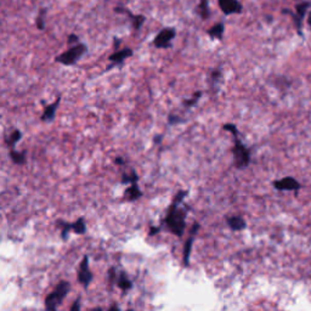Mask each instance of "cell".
<instances>
[{"label": "cell", "mask_w": 311, "mask_h": 311, "mask_svg": "<svg viewBox=\"0 0 311 311\" xmlns=\"http://www.w3.org/2000/svg\"><path fill=\"white\" fill-rule=\"evenodd\" d=\"M188 208H179L178 204H170L167 212L165 226L173 235L182 237L186 227V217H188Z\"/></svg>", "instance_id": "1"}, {"label": "cell", "mask_w": 311, "mask_h": 311, "mask_svg": "<svg viewBox=\"0 0 311 311\" xmlns=\"http://www.w3.org/2000/svg\"><path fill=\"white\" fill-rule=\"evenodd\" d=\"M71 289V284L67 281H61L60 283L55 287L50 294L45 298V309L47 310H56L64 302L65 298L67 297Z\"/></svg>", "instance_id": "2"}, {"label": "cell", "mask_w": 311, "mask_h": 311, "mask_svg": "<svg viewBox=\"0 0 311 311\" xmlns=\"http://www.w3.org/2000/svg\"><path fill=\"white\" fill-rule=\"evenodd\" d=\"M88 51V47L83 43H78L76 45H72L70 49L62 52L55 58V61L58 64L64 65V66H73L78 61L80 60L81 56Z\"/></svg>", "instance_id": "3"}, {"label": "cell", "mask_w": 311, "mask_h": 311, "mask_svg": "<svg viewBox=\"0 0 311 311\" xmlns=\"http://www.w3.org/2000/svg\"><path fill=\"white\" fill-rule=\"evenodd\" d=\"M232 153L235 156V165L237 169H244L251 163V151L243 142L235 136V146L232 149Z\"/></svg>", "instance_id": "4"}, {"label": "cell", "mask_w": 311, "mask_h": 311, "mask_svg": "<svg viewBox=\"0 0 311 311\" xmlns=\"http://www.w3.org/2000/svg\"><path fill=\"white\" fill-rule=\"evenodd\" d=\"M176 31L173 27H165L156 35L155 40H153V45L157 49H168L172 47L173 39L175 38Z\"/></svg>", "instance_id": "5"}, {"label": "cell", "mask_w": 311, "mask_h": 311, "mask_svg": "<svg viewBox=\"0 0 311 311\" xmlns=\"http://www.w3.org/2000/svg\"><path fill=\"white\" fill-rule=\"evenodd\" d=\"M91 281H93V273H91L89 266V255L85 254L83 257V260L80 261L79 269H78V282H79L85 289H88Z\"/></svg>", "instance_id": "6"}, {"label": "cell", "mask_w": 311, "mask_h": 311, "mask_svg": "<svg viewBox=\"0 0 311 311\" xmlns=\"http://www.w3.org/2000/svg\"><path fill=\"white\" fill-rule=\"evenodd\" d=\"M274 188L278 190V191H294L296 194L299 192V190L302 189V185L298 181L297 179L292 178V176H286V178L275 180L273 182Z\"/></svg>", "instance_id": "7"}, {"label": "cell", "mask_w": 311, "mask_h": 311, "mask_svg": "<svg viewBox=\"0 0 311 311\" xmlns=\"http://www.w3.org/2000/svg\"><path fill=\"white\" fill-rule=\"evenodd\" d=\"M219 8L224 15H234L241 14L243 11V6L238 0H218Z\"/></svg>", "instance_id": "8"}, {"label": "cell", "mask_w": 311, "mask_h": 311, "mask_svg": "<svg viewBox=\"0 0 311 311\" xmlns=\"http://www.w3.org/2000/svg\"><path fill=\"white\" fill-rule=\"evenodd\" d=\"M114 11H116L117 14L127 15L128 17L130 18V21H132L133 28L135 29V31H140V29H141V27L143 26V24H145V21H146V17L143 15L133 14V12L130 11L129 9L123 8V6H117V8H114Z\"/></svg>", "instance_id": "9"}, {"label": "cell", "mask_w": 311, "mask_h": 311, "mask_svg": "<svg viewBox=\"0 0 311 311\" xmlns=\"http://www.w3.org/2000/svg\"><path fill=\"white\" fill-rule=\"evenodd\" d=\"M133 54H134V52L130 48L122 49V50H116L109 57L111 65L109 67H107V70H111V68L114 67V66H119V65H122L123 62L127 60V58L132 57Z\"/></svg>", "instance_id": "10"}, {"label": "cell", "mask_w": 311, "mask_h": 311, "mask_svg": "<svg viewBox=\"0 0 311 311\" xmlns=\"http://www.w3.org/2000/svg\"><path fill=\"white\" fill-rule=\"evenodd\" d=\"M60 102H61V95H58L56 101H55L54 103L48 105V106L44 109V112H43L40 117L42 122H52V120L55 119L56 111L58 109V106H60Z\"/></svg>", "instance_id": "11"}, {"label": "cell", "mask_w": 311, "mask_h": 311, "mask_svg": "<svg viewBox=\"0 0 311 311\" xmlns=\"http://www.w3.org/2000/svg\"><path fill=\"white\" fill-rule=\"evenodd\" d=\"M227 226L231 229L232 231H242L247 226V222L240 215H231V217L226 218Z\"/></svg>", "instance_id": "12"}, {"label": "cell", "mask_w": 311, "mask_h": 311, "mask_svg": "<svg viewBox=\"0 0 311 311\" xmlns=\"http://www.w3.org/2000/svg\"><path fill=\"white\" fill-rule=\"evenodd\" d=\"M124 197L128 202L137 201V199L142 197V191L140 190L137 182H133V184H130L129 188H127L126 191H124Z\"/></svg>", "instance_id": "13"}, {"label": "cell", "mask_w": 311, "mask_h": 311, "mask_svg": "<svg viewBox=\"0 0 311 311\" xmlns=\"http://www.w3.org/2000/svg\"><path fill=\"white\" fill-rule=\"evenodd\" d=\"M116 284L118 286V288H120V289L123 291V292H128V291L133 288V282L130 281V278L128 277L126 271H119V273L117 274Z\"/></svg>", "instance_id": "14"}, {"label": "cell", "mask_w": 311, "mask_h": 311, "mask_svg": "<svg viewBox=\"0 0 311 311\" xmlns=\"http://www.w3.org/2000/svg\"><path fill=\"white\" fill-rule=\"evenodd\" d=\"M224 32H225L224 22H219V24L212 26V27L208 29L207 33L212 39H218V40H222V37H224Z\"/></svg>", "instance_id": "15"}, {"label": "cell", "mask_w": 311, "mask_h": 311, "mask_svg": "<svg viewBox=\"0 0 311 311\" xmlns=\"http://www.w3.org/2000/svg\"><path fill=\"white\" fill-rule=\"evenodd\" d=\"M195 236H196L195 234H190V237L188 238V241H186V243L184 245V258H182V264H184L185 267H188L190 265V257H191Z\"/></svg>", "instance_id": "16"}, {"label": "cell", "mask_w": 311, "mask_h": 311, "mask_svg": "<svg viewBox=\"0 0 311 311\" xmlns=\"http://www.w3.org/2000/svg\"><path fill=\"white\" fill-rule=\"evenodd\" d=\"M199 17L202 19H208L211 17V9H209V2L208 0H199V4L196 9Z\"/></svg>", "instance_id": "17"}, {"label": "cell", "mask_w": 311, "mask_h": 311, "mask_svg": "<svg viewBox=\"0 0 311 311\" xmlns=\"http://www.w3.org/2000/svg\"><path fill=\"white\" fill-rule=\"evenodd\" d=\"M282 12H283V14H288V15L291 16V17L293 18L294 25H296V28H297L298 34H299L300 37H303V19L300 18L299 16L297 15V12L291 11L289 9H283V10H282Z\"/></svg>", "instance_id": "18"}, {"label": "cell", "mask_w": 311, "mask_h": 311, "mask_svg": "<svg viewBox=\"0 0 311 311\" xmlns=\"http://www.w3.org/2000/svg\"><path fill=\"white\" fill-rule=\"evenodd\" d=\"M21 139H22V133H21V130L15 129L14 132H12L11 134H10V135L5 139L6 146H8L10 150H12V149H14V147H15L16 143H17Z\"/></svg>", "instance_id": "19"}, {"label": "cell", "mask_w": 311, "mask_h": 311, "mask_svg": "<svg viewBox=\"0 0 311 311\" xmlns=\"http://www.w3.org/2000/svg\"><path fill=\"white\" fill-rule=\"evenodd\" d=\"M26 155H27V152H26V151L19 152V151H15L14 149L10 150V152H9L10 158H11L12 162H14L15 164H17V165L25 164V163H26Z\"/></svg>", "instance_id": "20"}, {"label": "cell", "mask_w": 311, "mask_h": 311, "mask_svg": "<svg viewBox=\"0 0 311 311\" xmlns=\"http://www.w3.org/2000/svg\"><path fill=\"white\" fill-rule=\"evenodd\" d=\"M72 231L78 235H84L87 232V225H85L84 218H78L76 221L72 222Z\"/></svg>", "instance_id": "21"}, {"label": "cell", "mask_w": 311, "mask_h": 311, "mask_svg": "<svg viewBox=\"0 0 311 311\" xmlns=\"http://www.w3.org/2000/svg\"><path fill=\"white\" fill-rule=\"evenodd\" d=\"M311 8V3L309 2H300L296 4V12L300 18H304L309 12V9Z\"/></svg>", "instance_id": "22"}, {"label": "cell", "mask_w": 311, "mask_h": 311, "mask_svg": "<svg viewBox=\"0 0 311 311\" xmlns=\"http://www.w3.org/2000/svg\"><path fill=\"white\" fill-rule=\"evenodd\" d=\"M47 12H48L47 8H43L39 10L37 18H35V26H37L39 31H44L45 29V17H47Z\"/></svg>", "instance_id": "23"}, {"label": "cell", "mask_w": 311, "mask_h": 311, "mask_svg": "<svg viewBox=\"0 0 311 311\" xmlns=\"http://www.w3.org/2000/svg\"><path fill=\"white\" fill-rule=\"evenodd\" d=\"M56 224H57V226L61 227V238L64 241H66L68 238V235H70V231H72V222L57 220Z\"/></svg>", "instance_id": "24"}, {"label": "cell", "mask_w": 311, "mask_h": 311, "mask_svg": "<svg viewBox=\"0 0 311 311\" xmlns=\"http://www.w3.org/2000/svg\"><path fill=\"white\" fill-rule=\"evenodd\" d=\"M139 181V175H137V173L135 170H132V173L130 174H123L122 180H120V182H122L123 185H130L133 184V182H137Z\"/></svg>", "instance_id": "25"}, {"label": "cell", "mask_w": 311, "mask_h": 311, "mask_svg": "<svg viewBox=\"0 0 311 311\" xmlns=\"http://www.w3.org/2000/svg\"><path fill=\"white\" fill-rule=\"evenodd\" d=\"M202 91L201 90H198V91H196V93L192 95L191 96V99H188V100H185L184 102H182V105H184L185 107H188V109H190V107H194L196 103L198 102L199 101V99H201L202 97Z\"/></svg>", "instance_id": "26"}, {"label": "cell", "mask_w": 311, "mask_h": 311, "mask_svg": "<svg viewBox=\"0 0 311 311\" xmlns=\"http://www.w3.org/2000/svg\"><path fill=\"white\" fill-rule=\"evenodd\" d=\"M188 194H189L188 191H179L178 194H176V195L174 196V198H173L172 203H173V204H178V205H180V204H181V203H182V201H184V199H185L186 196H188Z\"/></svg>", "instance_id": "27"}, {"label": "cell", "mask_w": 311, "mask_h": 311, "mask_svg": "<svg viewBox=\"0 0 311 311\" xmlns=\"http://www.w3.org/2000/svg\"><path fill=\"white\" fill-rule=\"evenodd\" d=\"M222 129L226 130V132H230L232 135H234V137L238 136V129H237V127L235 126V124H231V123L224 124V126H222Z\"/></svg>", "instance_id": "28"}, {"label": "cell", "mask_w": 311, "mask_h": 311, "mask_svg": "<svg viewBox=\"0 0 311 311\" xmlns=\"http://www.w3.org/2000/svg\"><path fill=\"white\" fill-rule=\"evenodd\" d=\"M107 274H109V282L110 283H116V280H117L116 269H114V267H111Z\"/></svg>", "instance_id": "29"}, {"label": "cell", "mask_w": 311, "mask_h": 311, "mask_svg": "<svg viewBox=\"0 0 311 311\" xmlns=\"http://www.w3.org/2000/svg\"><path fill=\"white\" fill-rule=\"evenodd\" d=\"M67 42H68V44H70V45H76V44H78V43H79V37H78L77 34L72 33V34L68 35Z\"/></svg>", "instance_id": "30"}, {"label": "cell", "mask_w": 311, "mask_h": 311, "mask_svg": "<svg viewBox=\"0 0 311 311\" xmlns=\"http://www.w3.org/2000/svg\"><path fill=\"white\" fill-rule=\"evenodd\" d=\"M181 122V119H180V118L178 117V116H174V114H170V116L168 117V123L169 124H178V123H180Z\"/></svg>", "instance_id": "31"}, {"label": "cell", "mask_w": 311, "mask_h": 311, "mask_svg": "<svg viewBox=\"0 0 311 311\" xmlns=\"http://www.w3.org/2000/svg\"><path fill=\"white\" fill-rule=\"evenodd\" d=\"M80 297H78L76 299V302H74L73 305L71 306V310L72 311H79L80 310Z\"/></svg>", "instance_id": "32"}, {"label": "cell", "mask_w": 311, "mask_h": 311, "mask_svg": "<svg viewBox=\"0 0 311 311\" xmlns=\"http://www.w3.org/2000/svg\"><path fill=\"white\" fill-rule=\"evenodd\" d=\"M160 231V227H158V226H151V229H150V232H149V235L150 236H155V235H157L158 234V232Z\"/></svg>", "instance_id": "33"}, {"label": "cell", "mask_w": 311, "mask_h": 311, "mask_svg": "<svg viewBox=\"0 0 311 311\" xmlns=\"http://www.w3.org/2000/svg\"><path fill=\"white\" fill-rule=\"evenodd\" d=\"M114 162H116L118 165H124V164H126V159H123L122 157H117V158L114 159Z\"/></svg>", "instance_id": "34"}, {"label": "cell", "mask_w": 311, "mask_h": 311, "mask_svg": "<svg viewBox=\"0 0 311 311\" xmlns=\"http://www.w3.org/2000/svg\"><path fill=\"white\" fill-rule=\"evenodd\" d=\"M113 43H114V44H113V45H114V49H116V50H117V49L119 48V45H120V39L114 38V39H113Z\"/></svg>", "instance_id": "35"}, {"label": "cell", "mask_w": 311, "mask_h": 311, "mask_svg": "<svg viewBox=\"0 0 311 311\" xmlns=\"http://www.w3.org/2000/svg\"><path fill=\"white\" fill-rule=\"evenodd\" d=\"M162 139H163L162 136H160V135H157V136L155 137V142H156V143H160V142H162Z\"/></svg>", "instance_id": "36"}, {"label": "cell", "mask_w": 311, "mask_h": 311, "mask_svg": "<svg viewBox=\"0 0 311 311\" xmlns=\"http://www.w3.org/2000/svg\"><path fill=\"white\" fill-rule=\"evenodd\" d=\"M307 25H309V27L311 28V11L307 12Z\"/></svg>", "instance_id": "37"}, {"label": "cell", "mask_w": 311, "mask_h": 311, "mask_svg": "<svg viewBox=\"0 0 311 311\" xmlns=\"http://www.w3.org/2000/svg\"><path fill=\"white\" fill-rule=\"evenodd\" d=\"M119 309H120V307L118 306L117 304H113L112 306H110V310H119Z\"/></svg>", "instance_id": "38"}]
</instances>
